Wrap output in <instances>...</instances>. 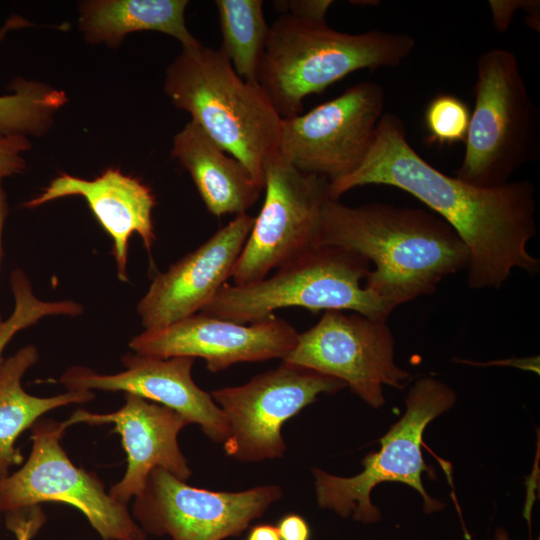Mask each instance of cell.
<instances>
[{
    "label": "cell",
    "mask_w": 540,
    "mask_h": 540,
    "mask_svg": "<svg viewBox=\"0 0 540 540\" xmlns=\"http://www.w3.org/2000/svg\"><path fill=\"white\" fill-rule=\"evenodd\" d=\"M264 173V202L234 267V285L260 281L319 245L329 181L298 170L279 153Z\"/></svg>",
    "instance_id": "obj_9"
},
{
    "label": "cell",
    "mask_w": 540,
    "mask_h": 540,
    "mask_svg": "<svg viewBox=\"0 0 540 540\" xmlns=\"http://www.w3.org/2000/svg\"><path fill=\"white\" fill-rule=\"evenodd\" d=\"M27 137H0V180L22 173L26 162L22 153L30 149Z\"/></svg>",
    "instance_id": "obj_28"
},
{
    "label": "cell",
    "mask_w": 540,
    "mask_h": 540,
    "mask_svg": "<svg viewBox=\"0 0 540 540\" xmlns=\"http://www.w3.org/2000/svg\"><path fill=\"white\" fill-rule=\"evenodd\" d=\"M365 185L405 191L443 219L469 251L471 289H498L514 269L539 271V259L528 250L536 235L533 184L522 180L479 187L443 173L411 146L396 114L384 112L366 157L353 172L329 182V196L339 199Z\"/></svg>",
    "instance_id": "obj_1"
},
{
    "label": "cell",
    "mask_w": 540,
    "mask_h": 540,
    "mask_svg": "<svg viewBox=\"0 0 540 540\" xmlns=\"http://www.w3.org/2000/svg\"><path fill=\"white\" fill-rule=\"evenodd\" d=\"M493 16L495 29L499 32L506 31L515 15L517 9H524L528 13V26L539 31V1L530 0H509L488 2Z\"/></svg>",
    "instance_id": "obj_26"
},
{
    "label": "cell",
    "mask_w": 540,
    "mask_h": 540,
    "mask_svg": "<svg viewBox=\"0 0 540 540\" xmlns=\"http://www.w3.org/2000/svg\"><path fill=\"white\" fill-rule=\"evenodd\" d=\"M282 496L278 485L239 492L198 488L155 468L133 498L131 515L147 536L224 540L239 537Z\"/></svg>",
    "instance_id": "obj_11"
},
{
    "label": "cell",
    "mask_w": 540,
    "mask_h": 540,
    "mask_svg": "<svg viewBox=\"0 0 540 540\" xmlns=\"http://www.w3.org/2000/svg\"><path fill=\"white\" fill-rule=\"evenodd\" d=\"M495 540H510V537L504 529L497 528L495 532ZM537 540H539V538Z\"/></svg>",
    "instance_id": "obj_33"
},
{
    "label": "cell",
    "mask_w": 540,
    "mask_h": 540,
    "mask_svg": "<svg viewBox=\"0 0 540 540\" xmlns=\"http://www.w3.org/2000/svg\"><path fill=\"white\" fill-rule=\"evenodd\" d=\"M68 427L54 419H39L31 427L27 461L0 478V514L56 502L77 508L103 540H146L127 505L105 490L99 477L79 468L61 445Z\"/></svg>",
    "instance_id": "obj_8"
},
{
    "label": "cell",
    "mask_w": 540,
    "mask_h": 540,
    "mask_svg": "<svg viewBox=\"0 0 540 540\" xmlns=\"http://www.w3.org/2000/svg\"><path fill=\"white\" fill-rule=\"evenodd\" d=\"M7 213H8V205H7L6 194L2 187V180H0V262H1V256H2V232H3V226H4ZM2 322L3 321L0 315V325Z\"/></svg>",
    "instance_id": "obj_32"
},
{
    "label": "cell",
    "mask_w": 540,
    "mask_h": 540,
    "mask_svg": "<svg viewBox=\"0 0 540 540\" xmlns=\"http://www.w3.org/2000/svg\"><path fill=\"white\" fill-rule=\"evenodd\" d=\"M415 45L406 33H346L282 14L270 26L258 84L281 118H289L301 114L307 96L355 71L401 65Z\"/></svg>",
    "instance_id": "obj_3"
},
{
    "label": "cell",
    "mask_w": 540,
    "mask_h": 540,
    "mask_svg": "<svg viewBox=\"0 0 540 540\" xmlns=\"http://www.w3.org/2000/svg\"><path fill=\"white\" fill-rule=\"evenodd\" d=\"M125 369L101 374L72 366L59 378L67 390L131 393L161 404L180 414L189 424H197L215 443H224L230 435L229 423L210 393L196 385L192 378V357L156 358L126 353L121 358Z\"/></svg>",
    "instance_id": "obj_15"
},
{
    "label": "cell",
    "mask_w": 540,
    "mask_h": 540,
    "mask_svg": "<svg viewBox=\"0 0 540 540\" xmlns=\"http://www.w3.org/2000/svg\"><path fill=\"white\" fill-rule=\"evenodd\" d=\"M187 0H89L78 6L79 29L89 44L117 48L134 32L155 31L177 39L182 48L201 44L185 23Z\"/></svg>",
    "instance_id": "obj_20"
},
{
    "label": "cell",
    "mask_w": 540,
    "mask_h": 540,
    "mask_svg": "<svg viewBox=\"0 0 540 540\" xmlns=\"http://www.w3.org/2000/svg\"><path fill=\"white\" fill-rule=\"evenodd\" d=\"M370 270L371 263L355 252L318 245L270 277L246 285L225 284L200 313L248 324L296 306L314 312L352 310L387 321L389 310L362 284Z\"/></svg>",
    "instance_id": "obj_5"
},
{
    "label": "cell",
    "mask_w": 540,
    "mask_h": 540,
    "mask_svg": "<svg viewBox=\"0 0 540 540\" xmlns=\"http://www.w3.org/2000/svg\"><path fill=\"white\" fill-rule=\"evenodd\" d=\"M221 46L237 74L258 84V71L269 39L270 26L262 0H216Z\"/></svg>",
    "instance_id": "obj_22"
},
{
    "label": "cell",
    "mask_w": 540,
    "mask_h": 540,
    "mask_svg": "<svg viewBox=\"0 0 540 540\" xmlns=\"http://www.w3.org/2000/svg\"><path fill=\"white\" fill-rule=\"evenodd\" d=\"M319 245L355 252L370 263L364 287L389 312L433 294L446 277L469 266V251L439 216L387 203L348 206L328 198L322 209Z\"/></svg>",
    "instance_id": "obj_2"
},
{
    "label": "cell",
    "mask_w": 540,
    "mask_h": 540,
    "mask_svg": "<svg viewBox=\"0 0 540 540\" xmlns=\"http://www.w3.org/2000/svg\"><path fill=\"white\" fill-rule=\"evenodd\" d=\"M11 26L0 31V39ZM10 89L12 94L0 96V137L43 135L68 101L64 91L23 78H16Z\"/></svg>",
    "instance_id": "obj_23"
},
{
    "label": "cell",
    "mask_w": 540,
    "mask_h": 540,
    "mask_svg": "<svg viewBox=\"0 0 540 540\" xmlns=\"http://www.w3.org/2000/svg\"><path fill=\"white\" fill-rule=\"evenodd\" d=\"M245 540H281L275 525L260 523L251 527Z\"/></svg>",
    "instance_id": "obj_31"
},
{
    "label": "cell",
    "mask_w": 540,
    "mask_h": 540,
    "mask_svg": "<svg viewBox=\"0 0 540 540\" xmlns=\"http://www.w3.org/2000/svg\"><path fill=\"white\" fill-rule=\"evenodd\" d=\"M0 521H1V514H0Z\"/></svg>",
    "instance_id": "obj_35"
},
{
    "label": "cell",
    "mask_w": 540,
    "mask_h": 540,
    "mask_svg": "<svg viewBox=\"0 0 540 540\" xmlns=\"http://www.w3.org/2000/svg\"><path fill=\"white\" fill-rule=\"evenodd\" d=\"M345 387L337 378L282 361L245 384L211 391L230 427L223 443L225 453L240 462L283 457V424L319 394H334Z\"/></svg>",
    "instance_id": "obj_10"
},
{
    "label": "cell",
    "mask_w": 540,
    "mask_h": 540,
    "mask_svg": "<svg viewBox=\"0 0 540 540\" xmlns=\"http://www.w3.org/2000/svg\"><path fill=\"white\" fill-rule=\"evenodd\" d=\"M475 103L456 177L479 187L509 182L540 154V119L516 55L490 49L477 60Z\"/></svg>",
    "instance_id": "obj_6"
},
{
    "label": "cell",
    "mask_w": 540,
    "mask_h": 540,
    "mask_svg": "<svg viewBox=\"0 0 540 540\" xmlns=\"http://www.w3.org/2000/svg\"><path fill=\"white\" fill-rule=\"evenodd\" d=\"M124 404L110 413L78 409L64 421L67 427L78 423L113 424L127 455L124 476L109 489L118 502L128 505L144 488L155 468H162L187 481L192 470L180 450L178 435L189 423L176 411L131 393H124Z\"/></svg>",
    "instance_id": "obj_17"
},
{
    "label": "cell",
    "mask_w": 540,
    "mask_h": 540,
    "mask_svg": "<svg viewBox=\"0 0 540 540\" xmlns=\"http://www.w3.org/2000/svg\"><path fill=\"white\" fill-rule=\"evenodd\" d=\"M394 347L387 321L328 310L314 326L298 333L294 348L282 361L337 378L365 403L379 408L385 403L384 385L403 389L411 378L395 363Z\"/></svg>",
    "instance_id": "obj_13"
},
{
    "label": "cell",
    "mask_w": 540,
    "mask_h": 540,
    "mask_svg": "<svg viewBox=\"0 0 540 540\" xmlns=\"http://www.w3.org/2000/svg\"><path fill=\"white\" fill-rule=\"evenodd\" d=\"M253 222L247 213L236 215L196 250L158 273L137 305L145 329L167 326L207 307L232 278Z\"/></svg>",
    "instance_id": "obj_16"
},
{
    "label": "cell",
    "mask_w": 540,
    "mask_h": 540,
    "mask_svg": "<svg viewBox=\"0 0 540 540\" xmlns=\"http://www.w3.org/2000/svg\"><path fill=\"white\" fill-rule=\"evenodd\" d=\"M298 333L275 315L243 324L199 313L145 329L129 341V347L156 358H202L210 372L218 373L236 363L283 360L294 348Z\"/></svg>",
    "instance_id": "obj_14"
},
{
    "label": "cell",
    "mask_w": 540,
    "mask_h": 540,
    "mask_svg": "<svg viewBox=\"0 0 540 540\" xmlns=\"http://www.w3.org/2000/svg\"><path fill=\"white\" fill-rule=\"evenodd\" d=\"M455 402V391L444 382L434 377L416 380L408 391L404 415L380 438V449L363 458L362 472L339 477L311 469L318 506L343 518L351 516L364 524L376 523L381 513L371 501V491L382 482H400L421 495L426 513L441 510L444 503L432 498L422 483L424 472L436 476L434 468L426 465L421 446L427 425Z\"/></svg>",
    "instance_id": "obj_7"
},
{
    "label": "cell",
    "mask_w": 540,
    "mask_h": 540,
    "mask_svg": "<svg viewBox=\"0 0 540 540\" xmlns=\"http://www.w3.org/2000/svg\"><path fill=\"white\" fill-rule=\"evenodd\" d=\"M275 526L281 540H311L310 526L299 514H285Z\"/></svg>",
    "instance_id": "obj_30"
},
{
    "label": "cell",
    "mask_w": 540,
    "mask_h": 540,
    "mask_svg": "<svg viewBox=\"0 0 540 540\" xmlns=\"http://www.w3.org/2000/svg\"><path fill=\"white\" fill-rule=\"evenodd\" d=\"M470 116L469 107L461 98L448 93L436 95L424 112L429 141L439 145L465 142Z\"/></svg>",
    "instance_id": "obj_25"
},
{
    "label": "cell",
    "mask_w": 540,
    "mask_h": 540,
    "mask_svg": "<svg viewBox=\"0 0 540 540\" xmlns=\"http://www.w3.org/2000/svg\"><path fill=\"white\" fill-rule=\"evenodd\" d=\"M68 196L84 198L99 224L110 235L118 277L127 281L128 242L132 234L140 235L149 252L156 239L152 220L156 199L151 188L117 168H107L92 180L64 173L23 207L36 208Z\"/></svg>",
    "instance_id": "obj_18"
},
{
    "label": "cell",
    "mask_w": 540,
    "mask_h": 540,
    "mask_svg": "<svg viewBox=\"0 0 540 540\" xmlns=\"http://www.w3.org/2000/svg\"><path fill=\"white\" fill-rule=\"evenodd\" d=\"M39 358L34 345L19 349L0 366V478L8 475L10 467L21 464L23 455L16 448L19 435L30 428L45 413L68 404L91 401L93 391H71L51 397L28 394L22 378Z\"/></svg>",
    "instance_id": "obj_21"
},
{
    "label": "cell",
    "mask_w": 540,
    "mask_h": 540,
    "mask_svg": "<svg viewBox=\"0 0 540 540\" xmlns=\"http://www.w3.org/2000/svg\"><path fill=\"white\" fill-rule=\"evenodd\" d=\"M4 515L6 527L16 540H32L46 521L39 505L8 511Z\"/></svg>",
    "instance_id": "obj_27"
},
{
    "label": "cell",
    "mask_w": 540,
    "mask_h": 540,
    "mask_svg": "<svg viewBox=\"0 0 540 540\" xmlns=\"http://www.w3.org/2000/svg\"><path fill=\"white\" fill-rule=\"evenodd\" d=\"M164 93L264 188L267 161L278 153L282 118L259 86L234 70L219 49L182 48L165 70Z\"/></svg>",
    "instance_id": "obj_4"
},
{
    "label": "cell",
    "mask_w": 540,
    "mask_h": 540,
    "mask_svg": "<svg viewBox=\"0 0 540 540\" xmlns=\"http://www.w3.org/2000/svg\"><path fill=\"white\" fill-rule=\"evenodd\" d=\"M10 282L15 307L8 319L0 325V366L4 361L2 353L5 347L18 331L34 325L46 316H77L83 312V307L71 300L43 301L37 298L28 277L19 269L12 272Z\"/></svg>",
    "instance_id": "obj_24"
},
{
    "label": "cell",
    "mask_w": 540,
    "mask_h": 540,
    "mask_svg": "<svg viewBox=\"0 0 540 540\" xmlns=\"http://www.w3.org/2000/svg\"><path fill=\"white\" fill-rule=\"evenodd\" d=\"M332 0H278L273 5L282 14H288L296 18L326 22V15L333 5Z\"/></svg>",
    "instance_id": "obj_29"
},
{
    "label": "cell",
    "mask_w": 540,
    "mask_h": 540,
    "mask_svg": "<svg viewBox=\"0 0 540 540\" xmlns=\"http://www.w3.org/2000/svg\"><path fill=\"white\" fill-rule=\"evenodd\" d=\"M171 155L188 171L213 216L246 213L263 190L240 161L191 120L174 136Z\"/></svg>",
    "instance_id": "obj_19"
},
{
    "label": "cell",
    "mask_w": 540,
    "mask_h": 540,
    "mask_svg": "<svg viewBox=\"0 0 540 540\" xmlns=\"http://www.w3.org/2000/svg\"><path fill=\"white\" fill-rule=\"evenodd\" d=\"M350 3H352V4L357 3L358 5L369 6V5H377V3H379V2L378 1H351Z\"/></svg>",
    "instance_id": "obj_34"
},
{
    "label": "cell",
    "mask_w": 540,
    "mask_h": 540,
    "mask_svg": "<svg viewBox=\"0 0 540 540\" xmlns=\"http://www.w3.org/2000/svg\"><path fill=\"white\" fill-rule=\"evenodd\" d=\"M384 104L380 84L357 83L307 113L282 118L278 153L302 172L340 179L366 157Z\"/></svg>",
    "instance_id": "obj_12"
}]
</instances>
